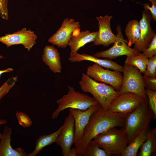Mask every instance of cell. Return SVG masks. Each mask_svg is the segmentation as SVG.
Masks as SVG:
<instances>
[{"mask_svg":"<svg viewBox=\"0 0 156 156\" xmlns=\"http://www.w3.org/2000/svg\"><path fill=\"white\" fill-rule=\"evenodd\" d=\"M126 116L105 110L99 104L91 115L81 139L75 145L78 155H83L88 143L99 134L114 127L124 129Z\"/></svg>","mask_w":156,"mask_h":156,"instance_id":"obj_1","label":"cell"},{"mask_svg":"<svg viewBox=\"0 0 156 156\" xmlns=\"http://www.w3.org/2000/svg\"><path fill=\"white\" fill-rule=\"evenodd\" d=\"M153 113L148 103L147 97L125 117L124 122L125 133L128 144L142 132L150 127Z\"/></svg>","mask_w":156,"mask_h":156,"instance_id":"obj_2","label":"cell"},{"mask_svg":"<svg viewBox=\"0 0 156 156\" xmlns=\"http://www.w3.org/2000/svg\"><path fill=\"white\" fill-rule=\"evenodd\" d=\"M79 83L81 90L91 94L105 110H109L112 101L119 95L112 86L96 81L83 73Z\"/></svg>","mask_w":156,"mask_h":156,"instance_id":"obj_3","label":"cell"},{"mask_svg":"<svg viewBox=\"0 0 156 156\" xmlns=\"http://www.w3.org/2000/svg\"><path fill=\"white\" fill-rule=\"evenodd\" d=\"M99 147L112 156H120L128 144L124 129L112 128L96 136L93 139Z\"/></svg>","mask_w":156,"mask_h":156,"instance_id":"obj_4","label":"cell"},{"mask_svg":"<svg viewBox=\"0 0 156 156\" xmlns=\"http://www.w3.org/2000/svg\"><path fill=\"white\" fill-rule=\"evenodd\" d=\"M68 91L67 94L57 100L58 106L52 114L53 119L57 118L60 112L69 108L86 110L91 106L98 103L93 97L76 91L73 87L68 86Z\"/></svg>","mask_w":156,"mask_h":156,"instance_id":"obj_5","label":"cell"},{"mask_svg":"<svg viewBox=\"0 0 156 156\" xmlns=\"http://www.w3.org/2000/svg\"><path fill=\"white\" fill-rule=\"evenodd\" d=\"M122 72L123 79L118 91L119 94L131 92L146 99L147 96L145 92L143 76L139 70L133 66L125 64Z\"/></svg>","mask_w":156,"mask_h":156,"instance_id":"obj_6","label":"cell"},{"mask_svg":"<svg viewBox=\"0 0 156 156\" xmlns=\"http://www.w3.org/2000/svg\"><path fill=\"white\" fill-rule=\"evenodd\" d=\"M106 69L94 64L88 67L86 74L96 81L112 86L118 92L122 85L123 75L119 71Z\"/></svg>","mask_w":156,"mask_h":156,"instance_id":"obj_7","label":"cell"},{"mask_svg":"<svg viewBox=\"0 0 156 156\" xmlns=\"http://www.w3.org/2000/svg\"><path fill=\"white\" fill-rule=\"evenodd\" d=\"M117 39L114 45L108 49L95 53L94 56L97 57H104L109 59H114L120 56L137 55L140 53L129 46L126 43L122 34V28L120 25L116 27Z\"/></svg>","mask_w":156,"mask_h":156,"instance_id":"obj_8","label":"cell"},{"mask_svg":"<svg viewBox=\"0 0 156 156\" xmlns=\"http://www.w3.org/2000/svg\"><path fill=\"white\" fill-rule=\"evenodd\" d=\"M145 99L134 93H124L119 95L113 100L110 104L109 110L127 116Z\"/></svg>","mask_w":156,"mask_h":156,"instance_id":"obj_9","label":"cell"},{"mask_svg":"<svg viewBox=\"0 0 156 156\" xmlns=\"http://www.w3.org/2000/svg\"><path fill=\"white\" fill-rule=\"evenodd\" d=\"M78 21L73 18H66L64 19L60 27L48 39V42L58 48H66L74 31L80 29Z\"/></svg>","mask_w":156,"mask_h":156,"instance_id":"obj_10","label":"cell"},{"mask_svg":"<svg viewBox=\"0 0 156 156\" xmlns=\"http://www.w3.org/2000/svg\"><path fill=\"white\" fill-rule=\"evenodd\" d=\"M37 38L36 35L34 31L27 30L26 27L12 34H5L0 37V42L5 44L7 47L11 46L22 44L28 51L36 43Z\"/></svg>","mask_w":156,"mask_h":156,"instance_id":"obj_11","label":"cell"},{"mask_svg":"<svg viewBox=\"0 0 156 156\" xmlns=\"http://www.w3.org/2000/svg\"><path fill=\"white\" fill-rule=\"evenodd\" d=\"M152 19L150 11L148 10H143L142 18L139 22L140 37L134 44L133 48L139 53L142 52L148 47L153 37L156 34L151 25Z\"/></svg>","mask_w":156,"mask_h":156,"instance_id":"obj_12","label":"cell"},{"mask_svg":"<svg viewBox=\"0 0 156 156\" xmlns=\"http://www.w3.org/2000/svg\"><path fill=\"white\" fill-rule=\"evenodd\" d=\"M63 125V128L57 137L55 143L60 146L62 155L68 156L75 140L74 119L69 111L68 116L65 118Z\"/></svg>","mask_w":156,"mask_h":156,"instance_id":"obj_13","label":"cell"},{"mask_svg":"<svg viewBox=\"0 0 156 156\" xmlns=\"http://www.w3.org/2000/svg\"><path fill=\"white\" fill-rule=\"evenodd\" d=\"M112 18V16L108 15L96 17L99 29L92 46L103 45L107 47L116 41L117 36L114 34L111 28V20Z\"/></svg>","mask_w":156,"mask_h":156,"instance_id":"obj_14","label":"cell"},{"mask_svg":"<svg viewBox=\"0 0 156 156\" xmlns=\"http://www.w3.org/2000/svg\"><path fill=\"white\" fill-rule=\"evenodd\" d=\"M99 103L95 104L86 110L69 108L74 119L75 140V144L81 138L84 129L92 114L98 108Z\"/></svg>","mask_w":156,"mask_h":156,"instance_id":"obj_15","label":"cell"},{"mask_svg":"<svg viewBox=\"0 0 156 156\" xmlns=\"http://www.w3.org/2000/svg\"><path fill=\"white\" fill-rule=\"evenodd\" d=\"M68 60L71 62H80L84 60L90 61L102 67L120 72H122L123 68V66L111 60L101 59L94 55L83 53L79 54L77 52L70 55Z\"/></svg>","mask_w":156,"mask_h":156,"instance_id":"obj_16","label":"cell"},{"mask_svg":"<svg viewBox=\"0 0 156 156\" xmlns=\"http://www.w3.org/2000/svg\"><path fill=\"white\" fill-rule=\"evenodd\" d=\"M12 128L5 126L0 141V156H26V152L21 148L15 149L11 146V136Z\"/></svg>","mask_w":156,"mask_h":156,"instance_id":"obj_17","label":"cell"},{"mask_svg":"<svg viewBox=\"0 0 156 156\" xmlns=\"http://www.w3.org/2000/svg\"><path fill=\"white\" fill-rule=\"evenodd\" d=\"M43 62L54 73H60L62 66L60 54L57 49L52 45L46 46L42 55Z\"/></svg>","mask_w":156,"mask_h":156,"instance_id":"obj_18","label":"cell"},{"mask_svg":"<svg viewBox=\"0 0 156 156\" xmlns=\"http://www.w3.org/2000/svg\"><path fill=\"white\" fill-rule=\"evenodd\" d=\"M97 33L98 31L90 32L86 30L80 32L76 35H72L68 44L70 49V55L77 52L81 48L86 44L94 42Z\"/></svg>","mask_w":156,"mask_h":156,"instance_id":"obj_19","label":"cell"},{"mask_svg":"<svg viewBox=\"0 0 156 156\" xmlns=\"http://www.w3.org/2000/svg\"><path fill=\"white\" fill-rule=\"evenodd\" d=\"M63 125L55 132L47 135L39 136L36 140L35 147L33 152L28 154L27 156H36L45 147L55 142L57 136L60 134L64 127Z\"/></svg>","mask_w":156,"mask_h":156,"instance_id":"obj_20","label":"cell"},{"mask_svg":"<svg viewBox=\"0 0 156 156\" xmlns=\"http://www.w3.org/2000/svg\"><path fill=\"white\" fill-rule=\"evenodd\" d=\"M156 151V128L149 129L147 137L140 147L139 156H150Z\"/></svg>","mask_w":156,"mask_h":156,"instance_id":"obj_21","label":"cell"},{"mask_svg":"<svg viewBox=\"0 0 156 156\" xmlns=\"http://www.w3.org/2000/svg\"><path fill=\"white\" fill-rule=\"evenodd\" d=\"M150 127L141 133L128 144L120 155L121 156H136L140 148L147 137Z\"/></svg>","mask_w":156,"mask_h":156,"instance_id":"obj_22","label":"cell"},{"mask_svg":"<svg viewBox=\"0 0 156 156\" xmlns=\"http://www.w3.org/2000/svg\"><path fill=\"white\" fill-rule=\"evenodd\" d=\"M125 33L128 40V45L130 47L134 44L140 37L139 22L136 20H132L126 25Z\"/></svg>","mask_w":156,"mask_h":156,"instance_id":"obj_23","label":"cell"},{"mask_svg":"<svg viewBox=\"0 0 156 156\" xmlns=\"http://www.w3.org/2000/svg\"><path fill=\"white\" fill-rule=\"evenodd\" d=\"M148 58L141 53L138 55L127 56L125 64L133 66L137 68L140 72L144 74Z\"/></svg>","mask_w":156,"mask_h":156,"instance_id":"obj_24","label":"cell"},{"mask_svg":"<svg viewBox=\"0 0 156 156\" xmlns=\"http://www.w3.org/2000/svg\"><path fill=\"white\" fill-rule=\"evenodd\" d=\"M84 156H112V155L99 146L93 140L88 144Z\"/></svg>","mask_w":156,"mask_h":156,"instance_id":"obj_25","label":"cell"},{"mask_svg":"<svg viewBox=\"0 0 156 156\" xmlns=\"http://www.w3.org/2000/svg\"><path fill=\"white\" fill-rule=\"evenodd\" d=\"M144 76L155 78L156 77V55L148 59L146 72Z\"/></svg>","mask_w":156,"mask_h":156,"instance_id":"obj_26","label":"cell"},{"mask_svg":"<svg viewBox=\"0 0 156 156\" xmlns=\"http://www.w3.org/2000/svg\"><path fill=\"white\" fill-rule=\"evenodd\" d=\"M17 76L9 79L0 87V101L14 86Z\"/></svg>","mask_w":156,"mask_h":156,"instance_id":"obj_27","label":"cell"},{"mask_svg":"<svg viewBox=\"0 0 156 156\" xmlns=\"http://www.w3.org/2000/svg\"><path fill=\"white\" fill-rule=\"evenodd\" d=\"M145 92L147 96L149 105L153 111L154 118H156V91L148 89H145Z\"/></svg>","mask_w":156,"mask_h":156,"instance_id":"obj_28","label":"cell"},{"mask_svg":"<svg viewBox=\"0 0 156 156\" xmlns=\"http://www.w3.org/2000/svg\"><path fill=\"white\" fill-rule=\"evenodd\" d=\"M16 116L19 125L24 128L30 127L32 122L30 118L22 112L17 111Z\"/></svg>","mask_w":156,"mask_h":156,"instance_id":"obj_29","label":"cell"},{"mask_svg":"<svg viewBox=\"0 0 156 156\" xmlns=\"http://www.w3.org/2000/svg\"><path fill=\"white\" fill-rule=\"evenodd\" d=\"M142 52V54L148 59L156 55V34L153 37L148 47Z\"/></svg>","mask_w":156,"mask_h":156,"instance_id":"obj_30","label":"cell"},{"mask_svg":"<svg viewBox=\"0 0 156 156\" xmlns=\"http://www.w3.org/2000/svg\"><path fill=\"white\" fill-rule=\"evenodd\" d=\"M145 87L151 90L156 91V79L143 76Z\"/></svg>","mask_w":156,"mask_h":156,"instance_id":"obj_31","label":"cell"},{"mask_svg":"<svg viewBox=\"0 0 156 156\" xmlns=\"http://www.w3.org/2000/svg\"><path fill=\"white\" fill-rule=\"evenodd\" d=\"M8 0H0V16L4 20L8 19Z\"/></svg>","mask_w":156,"mask_h":156,"instance_id":"obj_32","label":"cell"},{"mask_svg":"<svg viewBox=\"0 0 156 156\" xmlns=\"http://www.w3.org/2000/svg\"><path fill=\"white\" fill-rule=\"evenodd\" d=\"M152 3V6L150 7L148 3L144 4V8L146 10H149L151 15L152 19L154 21H156V0H149Z\"/></svg>","mask_w":156,"mask_h":156,"instance_id":"obj_33","label":"cell"},{"mask_svg":"<svg viewBox=\"0 0 156 156\" xmlns=\"http://www.w3.org/2000/svg\"><path fill=\"white\" fill-rule=\"evenodd\" d=\"M78 155L75 147L71 148L69 152L68 156H77Z\"/></svg>","mask_w":156,"mask_h":156,"instance_id":"obj_34","label":"cell"},{"mask_svg":"<svg viewBox=\"0 0 156 156\" xmlns=\"http://www.w3.org/2000/svg\"><path fill=\"white\" fill-rule=\"evenodd\" d=\"M13 70V69L12 68H8L6 69L0 70V76L3 73L10 72Z\"/></svg>","mask_w":156,"mask_h":156,"instance_id":"obj_35","label":"cell"},{"mask_svg":"<svg viewBox=\"0 0 156 156\" xmlns=\"http://www.w3.org/2000/svg\"><path fill=\"white\" fill-rule=\"evenodd\" d=\"M7 122L6 120L0 119V125H2L6 124ZM2 133H0V141L2 136Z\"/></svg>","mask_w":156,"mask_h":156,"instance_id":"obj_36","label":"cell"}]
</instances>
